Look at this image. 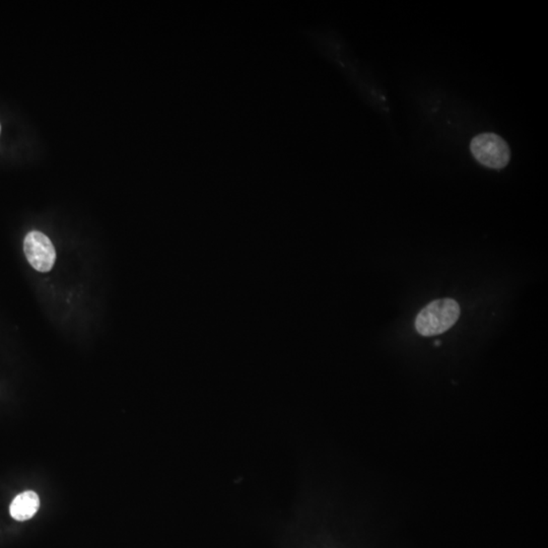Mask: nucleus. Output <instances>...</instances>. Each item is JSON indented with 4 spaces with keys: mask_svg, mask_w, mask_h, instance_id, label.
Instances as JSON below:
<instances>
[{
    "mask_svg": "<svg viewBox=\"0 0 548 548\" xmlns=\"http://www.w3.org/2000/svg\"><path fill=\"white\" fill-rule=\"evenodd\" d=\"M24 251L26 259L37 271L48 273L56 260V251L45 234L33 231L26 236Z\"/></svg>",
    "mask_w": 548,
    "mask_h": 548,
    "instance_id": "nucleus-3",
    "label": "nucleus"
},
{
    "mask_svg": "<svg viewBox=\"0 0 548 548\" xmlns=\"http://www.w3.org/2000/svg\"><path fill=\"white\" fill-rule=\"evenodd\" d=\"M459 316L460 307L453 298L434 300L423 309L416 317V331L427 337L439 335L453 327Z\"/></svg>",
    "mask_w": 548,
    "mask_h": 548,
    "instance_id": "nucleus-1",
    "label": "nucleus"
},
{
    "mask_svg": "<svg viewBox=\"0 0 548 548\" xmlns=\"http://www.w3.org/2000/svg\"><path fill=\"white\" fill-rule=\"evenodd\" d=\"M470 149L476 160L487 168H505L511 159L507 142L494 133L478 135L471 140Z\"/></svg>",
    "mask_w": 548,
    "mask_h": 548,
    "instance_id": "nucleus-2",
    "label": "nucleus"
},
{
    "mask_svg": "<svg viewBox=\"0 0 548 548\" xmlns=\"http://www.w3.org/2000/svg\"><path fill=\"white\" fill-rule=\"evenodd\" d=\"M0 129H1V127H0Z\"/></svg>",
    "mask_w": 548,
    "mask_h": 548,
    "instance_id": "nucleus-5",
    "label": "nucleus"
},
{
    "mask_svg": "<svg viewBox=\"0 0 548 548\" xmlns=\"http://www.w3.org/2000/svg\"><path fill=\"white\" fill-rule=\"evenodd\" d=\"M40 508L39 496L35 492L28 491L15 496L10 505V516L17 521L30 520Z\"/></svg>",
    "mask_w": 548,
    "mask_h": 548,
    "instance_id": "nucleus-4",
    "label": "nucleus"
}]
</instances>
